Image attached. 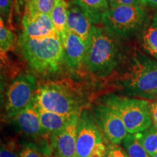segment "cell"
Wrapping results in <instances>:
<instances>
[{
  "mask_svg": "<svg viewBox=\"0 0 157 157\" xmlns=\"http://www.w3.org/2000/svg\"><path fill=\"white\" fill-rule=\"evenodd\" d=\"M13 2V0H0V11H1V17L2 19L8 20Z\"/></svg>",
  "mask_w": 157,
  "mask_h": 157,
  "instance_id": "d4e9b609",
  "label": "cell"
},
{
  "mask_svg": "<svg viewBox=\"0 0 157 157\" xmlns=\"http://www.w3.org/2000/svg\"><path fill=\"white\" fill-rule=\"evenodd\" d=\"M109 6L127 5H143L140 0H108Z\"/></svg>",
  "mask_w": 157,
  "mask_h": 157,
  "instance_id": "484cf974",
  "label": "cell"
},
{
  "mask_svg": "<svg viewBox=\"0 0 157 157\" xmlns=\"http://www.w3.org/2000/svg\"><path fill=\"white\" fill-rule=\"evenodd\" d=\"M38 89L36 78L31 74H22L15 77L6 91L5 118L12 120L20 111L31 103Z\"/></svg>",
  "mask_w": 157,
  "mask_h": 157,
  "instance_id": "ba28073f",
  "label": "cell"
},
{
  "mask_svg": "<svg viewBox=\"0 0 157 157\" xmlns=\"http://www.w3.org/2000/svg\"><path fill=\"white\" fill-rule=\"evenodd\" d=\"M12 120L14 121L21 132L29 136L38 137L44 133L34 101L15 115Z\"/></svg>",
  "mask_w": 157,
  "mask_h": 157,
  "instance_id": "5bb4252c",
  "label": "cell"
},
{
  "mask_svg": "<svg viewBox=\"0 0 157 157\" xmlns=\"http://www.w3.org/2000/svg\"><path fill=\"white\" fill-rule=\"evenodd\" d=\"M142 44L144 50L157 60V14L143 31Z\"/></svg>",
  "mask_w": 157,
  "mask_h": 157,
  "instance_id": "e0dca14e",
  "label": "cell"
},
{
  "mask_svg": "<svg viewBox=\"0 0 157 157\" xmlns=\"http://www.w3.org/2000/svg\"><path fill=\"white\" fill-rule=\"evenodd\" d=\"M49 154L42 151L36 145L32 143H26L23 145L20 157H48Z\"/></svg>",
  "mask_w": 157,
  "mask_h": 157,
  "instance_id": "603a6c76",
  "label": "cell"
},
{
  "mask_svg": "<svg viewBox=\"0 0 157 157\" xmlns=\"http://www.w3.org/2000/svg\"><path fill=\"white\" fill-rule=\"evenodd\" d=\"M22 34L29 38L39 39L59 34L50 15L23 14ZM60 35V34H59Z\"/></svg>",
  "mask_w": 157,
  "mask_h": 157,
  "instance_id": "7c38bea8",
  "label": "cell"
},
{
  "mask_svg": "<svg viewBox=\"0 0 157 157\" xmlns=\"http://www.w3.org/2000/svg\"><path fill=\"white\" fill-rule=\"evenodd\" d=\"M143 6H149L156 11L157 14V0H140Z\"/></svg>",
  "mask_w": 157,
  "mask_h": 157,
  "instance_id": "f1b7e54d",
  "label": "cell"
},
{
  "mask_svg": "<svg viewBox=\"0 0 157 157\" xmlns=\"http://www.w3.org/2000/svg\"><path fill=\"white\" fill-rule=\"evenodd\" d=\"M122 145L129 157H151L140 144L135 135H127L122 141Z\"/></svg>",
  "mask_w": 157,
  "mask_h": 157,
  "instance_id": "44dd1931",
  "label": "cell"
},
{
  "mask_svg": "<svg viewBox=\"0 0 157 157\" xmlns=\"http://www.w3.org/2000/svg\"><path fill=\"white\" fill-rule=\"evenodd\" d=\"M152 157H157V154H155V155H154V156H153Z\"/></svg>",
  "mask_w": 157,
  "mask_h": 157,
  "instance_id": "1f68e13d",
  "label": "cell"
},
{
  "mask_svg": "<svg viewBox=\"0 0 157 157\" xmlns=\"http://www.w3.org/2000/svg\"><path fill=\"white\" fill-rule=\"evenodd\" d=\"M50 16L55 28L60 36L67 29L68 3L65 0H57Z\"/></svg>",
  "mask_w": 157,
  "mask_h": 157,
  "instance_id": "ac0fdd59",
  "label": "cell"
},
{
  "mask_svg": "<svg viewBox=\"0 0 157 157\" xmlns=\"http://www.w3.org/2000/svg\"><path fill=\"white\" fill-rule=\"evenodd\" d=\"M93 114L100 130L109 143H122L129 134L123 121L111 108L101 103L94 106Z\"/></svg>",
  "mask_w": 157,
  "mask_h": 157,
  "instance_id": "9c48e42d",
  "label": "cell"
},
{
  "mask_svg": "<svg viewBox=\"0 0 157 157\" xmlns=\"http://www.w3.org/2000/svg\"><path fill=\"white\" fill-rule=\"evenodd\" d=\"M35 105L38 111L43 131L47 134L51 135L61 129L70 120L71 118L74 117V116L69 117V116L59 114V113L52 112V111H46L36 105V103Z\"/></svg>",
  "mask_w": 157,
  "mask_h": 157,
  "instance_id": "9a60e30c",
  "label": "cell"
},
{
  "mask_svg": "<svg viewBox=\"0 0 157 157\" xmlns=\"http://www.w3.org/2000/svg\"><path fill=\"white\" fill-rule=\"evenodd\" d=\"M0 157H20V154L17 155V153L11 147L2 145Z\"/></svg>",
  "mask_w": 157,
  "mask_h": 157,
  "instance_id": "4316f807",
  "label": "cell"
},
{
  "mask_svg": "<svg viewBox=\"0 0 157 157\" xmlns=\"http://www.w3.org/2000/svg\"><path fill=\"white\" fill-rule=\"evenodd\" d=\"M57 0H29L24 13L31 15H50Z\"/></svg>",
  "mask_w": 157,
  "mask_h": 157,
  "instance_id": "ffe728a7",
  "label": "cell"
},
{
  "mask_svg": "<svg viewBox=\"0 0 157 157\" xmlns=\"http://www.w3.org/2000/svg\"><path fill=\"white\" fill-rule=\"evenodd\" d=\"M0 21V49L2 55L9 52L14 48L15 35L10 29L6 26L2 17Z\"/></svg>",
  "mask_w": 157,
  "mask_h": 157,
  "instance_id": "7402d4cb",
  "label": "cell"
},
{
  "mask_svg": "<svg viewBox=\"0 0 157 157\" xmlns=\"http://www.w3.org/2000/svg\"><path fill=\"white\" fill-rule=\"evenodd\" d=\"M126 95L142 99H156L157 96V60L137 55L129 61L119 82Z\"/></svg>",
  "mask_w": 157,
  "mask_h": 157,
  "instance_id": "3957f363",
  "label": "cell"
},
{
  "mask_svg": "<svg viewBox=\"0 0 157 157\" xmlns=\"http://www.w3.org/2000/svg\"><path fill=\"white\" fill-rule=\"evenodd\" d=\"M33 100L41 109L59 114L72 117L82 111V101L79 95L60 83L51 82L40 86Z\"/></svg>",
  "mask_w": 157,
  "mask_h": 157,
  "instance_id": "8992f818",
  "label": "cell"
},
{
  "mask_svg": "<svg viewBox=\"0 0 157 157\" xmlns=\"http://www.w3.org/2000/svg\"><path fill=\"white\" fill-rule=\"evenodd\" d=\"M48 157H51V156H48Z\"/></svg>",
  "mask_w": 157,
  "mask_h": 157,
  "instance_id": "836d02e7",
  "label": "cell"
},
{
  "mask_svg": "<svg viewBox=\"0 0 157 157\" xmlns=\"http://www.w3.org/2000/svg\"><path fill=\"white\" fill-rule=\"evenodd\" d=\"M143 5L109 6L102 15L103 28L115 38H125L140 31L146 22Z\"/></svg>",
  "mask_w": 157,
  "mask_h": 157,
  "instance_id": "5b68a950",
  "label": "cell"
},
{
  "mask_svg": "<svg viewBox=\"0 0 157 157\" xmlns=\"http://www.w3.org/2000/svg\"><path fill=\"white\" fill-rule=\"evenodd\" d=\"M101 101L119 116L129 134H137L153 124L151 103L146 100L108 94Z\"/></svg>",
  "mask_w": 157,
  "mask_h": 157,
  "instance_id": "277c9868",
  "label": "cell"
},
{
  "mask_svg": "<svg viewBox=\"0 0 157 157\" xmlns=\"http://www.w3.org/2000/svg\"><path fill=\"white\" fill-rule=\"evenodd\" d=\"M78 115L71 118L63 127L50 136V146L55 157H76Z\"/></svg>",
  "mask_w": 157,
  "mask_h": 157,
  "instance_id": "30bf717a",
  "label": "cell"
},
{
  "mask_svg": "<svg viewBox=\"0 0 157 157\" xmlns=\"http://www.w3.org/2000/svg\"><path fill=\"white\" fill-rule=\"evenodd\" d=\"M156 100H157V96H156Z\"/></svg>",
  "mask_w": 157,
  "mask_h": 157,
  "instance_id": "d6a6232c",
  "label": "cell"
},
{
  "mask_svg": "<svg viewBox=\"0 0 157 157\" xmlns=\"http://www.w3.org/2000/svg\"><path fill=\"white\" fill-rule=\"evenodd\" d=\"M154 124L155 126H156V127L157 128V123H155V124Z\"/></svg>",
  "mask_w": 157,
  "mask_h": 157,
  "instance_id": "4dcf8cb0",
  "label": "cell"
},
{
  "mask_svg": "<svg viewBox=\"0 0 157 157\" xmlns=\"http://www.w3.org/2000/svg\"><path fill=\"white\" fill-rule=\"evenodd\" d=\"M82 7L95 24L101 22L102 15L109 8L108 0H72Z\"/></svg>",
  "mask_w": 157,
  "mask_h": 157,
  "instance_id": "2e32d148",
  "label": "cell"
},
{
  "mask_svg": "<svg viewBox=\"0 0 157 157\" xmlns=\"http://www.w3.org/2000/svg\"><path fill=\"white\" fill-rule=\"evenodd\" d=\"M93 113L82 110L78 114L76 157H104L106 146Z\"/></svg>",
  "mask_w": 157,
  "mask_h": 157,
  "instance_id": "52a82bcc",
  "label": "cell"
},
{
  "mask_svg": "<svg viewBox=\"0 0 157 157\" xmlns=\"http://www.w3.org/2000/svg\"><path fill=\"white\" fill-rule=\"evenodd\" d=\"M95 26L87 13L74 2L68 3L67 29L87 42Z\"/></svg>",
  "mask_w": 157,
  "mask_h": 157,
  "instance_id": "4fadbf2b",
  "label": "cell"
},
{
  "mask_svg": "<svg viewBox=\"0 0 157 157\" xmlns=\"http://www.w3.org/2000/svg\"><path fill=\"white\" fill-rule=\"evenodd\" d=\"M18 45L30 67L38 74H56L65 62L63 46L59 34L34 39L21 34Z\"/></svg>",
  "mask_w": 157,
  "mask_h": 157,
  "instance_id": "6da1fadb",
  "label": "cell"
},
{
  "mask_svg": "<svg viewBox=\"0 0 157 157\" xmlns=\"http://www.w3.org/2000/svg\"><path fill=\"white\" fill-rule=\"evenodd\" d=\"M135 135L151 156L157 154V128L154 124Z\"/></svg>",
  "mask_w": 157,
  "mask_h": 157,
  "instance_id": "d6986e66",
  "label": "cell"
},
{
  "mask_svg": "<svg viewBox=\"0 0 157 157\" xmlns=\"http://www.w3.org/2000/svg\"><path fill=\"white\" fill-rule=\"evenodd\" d=\"M64 51L65 62L72 70H77L84 65L87 52V42L67 29L60 35Z\"/></svg>",
  "mask_w": 157,
  "mask_h": 157,
  "instance_id": "8fae6325",
  "label": "cell"
},
{
  "mask_svg": "<svg viewBox=\"0 0 157 157\" xmlns=\"http://www.w3.org/2000/svg\"><path fill=\"white\" fill-rule=\"evenodd\" d=\"M151 109L153 124L157 123V102L151 104Z\"/></svg>",
  "mask_w": 157,
  "mask_h": 157,
  "instance_id": "f546056e",
  "label": "cell"
},
{
  "mask_svg": "<svg viewBox=\"0 0 157 157\" xmlns=\"http://www.w3.org/2000/svg\"><path fill=\"white\" fill-rule=\"evenodd\" d=\"M115 37L105 29L94 26L87 41L84 65L90 73L98 76L109 75L119 62L120 51Z\"/></svg>",
  "mask_w": 157,
  "mask_h": 157,
  "instance_id": "7a4b0ae2",
  "label": "cell"
},
{
  "mask_svg": "<svg viewBox=\"0 0 157 157\" xmlns=\"http://www.w3.org/2000/svg\"><path fill=\"white\" fill-rule=\"evenodd\" d=\"M104 157H129L127 153L118 144L109 143L106 146V152Z\"/></svg>",
  "mask_w": 157,
  "mask_h": 157,
  "instance_id": "cb8c5ba5",
  "label": "cell"
},
{
  "mask_svg": "<svg viewBox=\"0 0 157 157\" xmlns=\"http://www.w3.org/2000/svg\"><path fill=\"white\" fill-rule=\"evenodd\" d=\"M29 0H15V5H16L17 12L18 13L21 11H24L25 6L28 3Z\"/></svg>",
  "mask_w": 157,
  "mask_h": 157,
  "instance_id": "83f0119b",
  "label": "cell"
}]
</instances>
